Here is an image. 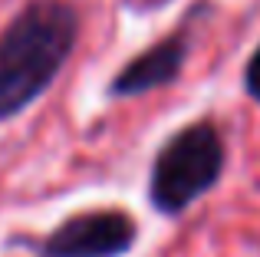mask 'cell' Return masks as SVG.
Here are the masks:
<instances>
[{
    "label": "cell",
    "instance_id": "6da1fadb",
    "mask_svg": "<svg viewBox=\"0 0 260 257\" xmlns=\"http://www.w3.org/2000/svg\"><path fill=\"white\" fill-rule=\"evenodd\" d=\"M79 40V13L66 0H30L0 30V122L30 109L63 73Z\"/></svg>",
    "mask_w": 260,
    "mask_h": 257
},
{
    "label": "cell",
    "instance_id": "7a4b0ae2",
    "mask_svg": "<svg viewBox=\"0 0 260 257\" xmlns=\"http://www.w3.org/2000/svg\"><path fill=\"white\" fill-rule=\"evenodd\" d=\"M224 162H228V145L214 122L201 119L181 125L155 152L148 172V205L165 218L184 214L221 181Z\"/></svg>",
    "mask_w": 260,
    "mask_h": 257
},
{
    "label": "cell",
    "instance_id": "3957f363",
    "mask_svg": "<svg viewBox=\"0 0 260 257\" xmlns=\"http://www.w3.org/2000/svg\"><path fill=\"white\" fill-rule=\"evenodd\" d=\"M139 241V224L122 208H95L66 218L33 244L40 257H125Z\"/></svg>",
    "mask_w": 260,
    "mask_h": 257
},
{
    "label": "cell",
    "instance_id": "277c9868",
    "mask_svg": "<svg viewBox=\"0 0 260 257\" xmlns=\"http://www.w3.org/2000/svg\"><path fill=\"white\" fill-rule=\"evenodd\" d=\"M188 59V40L184 33H172V37L152 43L145 53L132 56L109 83V96L112 99H132L145 96L152 89L172 86L181 76V66Z\"/></svg>",
    "mask_w": 260,
    "mask_h": 257
},
{
    "label": "cell",
    "instance_id": "5b68a950",
    "mask_svg": "<svg viewBox=\"0 0 260 257\" xmlns=\"http://www.w3.org/2000/svg\"><path fill=\"white\" fill-rule=\"evenodd\" d=\"M244 89H247V96L254 99V103H260V43H257V50L250 53L247 66H244Z\"/></svg>",
    "mask_w": 260,
    "mask_h": 257
}]
</instances>
